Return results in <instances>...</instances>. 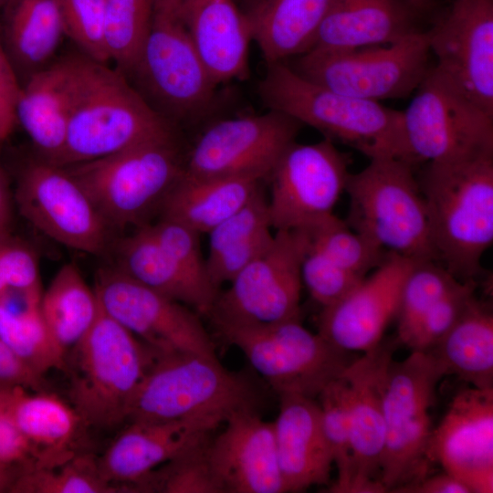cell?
I'll use <instances>...</instances> for the list:
<instances>
[{
    "mask_svg": "<svg viewBox=\"0 0 493 493\" xmlns=\"http://www.w3.org/2000/svg\"><path fill=\"white\" fill-rule=\"evenodd\" d=\"M85 190L106 224L125 227L160 210L185 170L176 139L160 140L64 167Z\"/></svg>",
    "mask_w": 493,
    "mask_h": 493,
    "instance_id": "ba28073f",
    "label": "cell"
},
{
    "mask_svg": "<svg viewBox=\"0 0 493 493\" xmlns=\"http://www.w3.org/2000/svg\"><path fill=\"white\" fill-rule=\"evenodd\" d=\"M303 230H275L270 246L219 291L207 314L212 324L258 326L300 320Z\"/></svg>",
    "mask_w": 493,
    "mask_h": 493,
    "instance_id": "7c38bea8",
    "label": "cell"
},
{
    "mask_svg": "<svg viewBox=\"0 0 493 493\" xmlns=\"http://www.w3.org/2000/svg\"><path fill=\"white\" fill-rule=\"evenodd\" d=\"M21 87L0 35V142L11 135L16 124V107Z\"/></svg>",
    "mask_w": 493,
    "mask_h": 493,
    "instance_id": "681fc988",
    "label": "cell"
},
{
    "mask_svg": "<svg viewBox=\"0 0 493 493\" xmlns=\"http://www.w3.org/2000/svg\"><path fill=\"white\" fill-rule=\"evenodd\" d=\"M417 16L405 0H331L309 49L393 43L419 30Z\"/></svg>",
    "mask_w": 493,
    "mask_h": 493,
    "instance_id": "4316f807",
    "label": "cell"
},
{
    "mask_svg": "<svg viewBox=\"0 0 493 493\" xmlns=\"http://www.w3.org/2000/svg\"><path fill=\"white\" fill-rule=\"evenodd\" d=\"M258 0H235L240 9L246 14Z\"/></svg>",
    "mask_w": 493,
    "mask_h": 493,
    "instance_id": "9f6ffc18",
    "label": "cell"
},
{
    "mask_svg": "<svg viewBox=\"0 0 493 493\" xmlns=\"http://www.w3.org/2000/svg\"><path fill=\"white\" fill-rule=\"evenodd\" d=\"M181 5L194 45L213 81L219 85L246 79L252 30L235 0H181Z\"/></svg>",
    "mask_w": 493,
    "mask_h": 493,
    "instance_id": "484cf974",
    "label": "cell"
},
{
    "mask_svg": "<svg viewBox=\"0 0 493 493\" xmlns=\"http://www.w3.org/2000/svg\"><path fill=\"white\" fill-rule=\"evenodd\" d=\"M209 438L152 471L142 492L223 493L207 459Z\"/></svg>",
    "mask_w": 493,
    "mask_h": 493,
    "instance_id": "60d3db41",
    "label": "cell"
},
{
    "mask_svg": "<svg viewBox=\"0 0 493 493\" xmlns=\"http://www.w3.org/2000/svg\"><path fill=\"white\" fill-rule=\"evenodd\" d=\"M117 267L200 315L207 316L219 293L196 282L142 226L119 245Z\"/></svg>",
    "mask_w": 493,
    "mask_h": 493,
    "instance_id": "1f68e13d",
    "label": "cell"
},
{
    "mask_svg": "<svg viewBox=\"0 0 493 493\" xmlns=\"http://www.w3.org/2000/svg\"><path fill=\"white\" fill-rule=\"evenodd\" d=\"M405 1L418 16L430 11L435 3V0H405Z\"/></svg>",
    "mask_w": 493,
    "mask_h": 493,
    "instance_id": "11a10c76",
    "label": "cell"
},
{
    "mask_svg": "<svg viewBox=\"0 0 493 493\" xmlns=\"http://www.w3.org/2000/svg\"><path fill=\"white\" fill-rule=\"evenodd\" d=\"M264 181L250 176H194L184 170L162 203L161 218L199 235L208 234L246 204Z\"/></svg>",
    "mask_w": 493,
    "mask_h": 493,
    "instance_id": "f1b7e54d",
    "label": "cell"
},
{
    "mask_svg": "<svg viewBox=\"0 0 493 493\" xmlns=\"http://www.w3.org/2000/svg\"><path fill=\"white\" fill-rule=\"evenodd\" d=\"M65 36L83 55L106 64L109 54L105 41V0H58Z\"/></svg>",
    "mask_w": 493,
    "mask_h": 493,
    "instance_id": "b9f144b4",
    "label": "cell"
},
{
    "mask_svg": "<svg viewBox=\"0 0 493 493\" xmlns=\"http://www.w3.org/2000/svg\"><path fill=\"white\" fill-rule=\"evenodd\" d=\"M305 232L311 248L361 278L376 268L388 254L335 215Z\"/></svg>",
    "mask_w": 493,
    "mask_h": 493,
    "instance_id": "f35d334b",
    "label": "cell"
},
{
    "mask_svg": "<svg viewBox=\"0 0 493 493\" xmlns=\"http://www.w3.org/2000/svg\"><path fill=\"white\" fill-rule=\"evenodd\" d=\"M302 124L269 110L219 121L198 138L185 159L194 176H250L267 181Z\"/></svg>",
    "mask_w": 493,
    "mask_h": 493,
    "instance_id": "2e32d148",
    "label": "cell"
},
{
    "mask_svg": "<svg viewBox=\"0 0 493 493\" xmlns=\"http://www.w3.org/2000/svg\"><path fill=\"white\" fill-rule=\"evenodd\" d=\"M8 410L30 447L31 467H55L77 454L74 444L84 425L70 403L53 393L10 385Z\"/></svg>",
    "mask_w": 493,
    "mask_h": 493,
    "instance_id": "83f0119b",
    "label": "cell"
},
{
    "mask_svg": "<svg viewBox=\"0 0 493 493\" xmlns=\"http://www.w3.org/2000/svg\"><path fill=\"white\" fill-rule=\"evenodd\" d=\"M5 2V0H0V10L3 7Z\"/></svg>",
    "mask_w": 493,
    "mask_h": 493,
    "instance_id": "680465c9",
    "label": "cell"
},
{
    "mask_svg": "<svg viewBox=\"0 0 493 493\" xmlns=\"http://www.w3.org/2000/svg\"><path fill=\"white\" fill-rule=\"evenodd\" d=\"M154 0H105V41L110 60L127 77L148 34Z\"/></svg>",
    "mask_w": 493,
    "mask_h": 493,
    "instance_id": "8d00e7d4",
    "label": "cell"
},
{
    "mask_svg": "<svg viewBox=\"0 0 493 493\" xmlns=\"http://www.w3.org/2000/svg\"><path fill=\"white\" fill-rule=\"evenodd\" d=\"M224 422L218 416L127 422L97 457L100 472L125 492H142V484L152 471L206 441Z\"/></svg>",
    "mask_w": 493,
    "mask_h": 493,
    "instance_id": "44dd1931",
    "label": "cell"
},
{
    "mask_svg": "<svg viewBox=\"0 0 493 493\" xmlns=\"http://www.w3.org/2000/svg\"><path fill=\"white\" fill-rule=\"evenodd\" d=\"M15 198L21 215L53 240L90 255L105 250L108 225L64 167L46 160L28 163Z\"/></svg>",
    "mask_w": 493,
    "mask_h": 493,
    "instance_id": "e0dca14e",
    "label": "cell"
},
{
    "mask_svg": "<svg viewBox=\"0 0 493 493\" xmlns=\"http://www.w3.org/2000/svg\"><path fill=\"white\" fill-rule=\"evenodd\" d=\"M12 220V199L9 183L0 168V237L9 235Z\"/></svg>",
    "mask_w": 493,
    "mask_h": 493,
    "instance_id": "f5cc1de1",
    "label": "cell"
},
{
    "mask_svg": "<svg viewBox=\"0 0 493 493\" xmlns=\"http://www.w3.org/2000/svg\"><path fill=\"white\" fill-rule=\"evenodd\" d=\"M415 262L388 253L349 293L322 308L318 333L346 352L376 347L397 316L404 283Z\"/></svg>",
    "mask_w": 493,
    "mask_h": 493,
    "instance_id": "d6986e66",
    "label": "cell"
},
{
    "mask_svg": "<svg viewBox=\"0 0 493 493\" xmlns=\"http://www.w3.org/2000/svg\"><path fill=\"white\" fill-rule=\"evenodd\" d=\"M257 403L253 383L246 375L227 370L217 356L160 355L133 396L127 422L204 416L226 421L236 411L256 409Z\"/></svg>",
    "mask_w": 493,
    "mask_h": 493,
    "instance_id": "8992f818",
    "label": "cell"
},
{
    "mask_svg": "<svg viewBox=\"0 0 493 493\" xmlns=\"http://www.w3.org/2000/svg\"><path fill=\"white\" fill-rule=\"evenodd\" d=\"M0 383L42 391L44 377L33 372L0 337Z\"/></svg>",
    "mask_w": 493,
    "mask_h": 493,
    "instance_id": "f907efd6",
    "label": "cell"
},
{
    "mask_svg": "<svg viewBox=\"0 0 493 493\" xmlns=\"http://www.w3.org/2000/svg\"><path fill=\"white\" fill-rule=\"evenodd\" d=\"M279 399L273 425L285 492L329 484L333 460L318 402L296 393L280 394Z\"/></svg>",
    "mask_w": 493,
    "mask_h": 493,
    "instance_id": "d4e9b609",
    "label": "cell"
},
{
    "mask_svg": "<svg viewBox=\"0 0 493 493\" xmlns=\"http://www.w3.org/2000/svg\"><path fill=\"white\" fill-rule=\"evenodd\" d=\"M427 458L472 493L493 492V388L471 386L453 397L432 431Z\"/></svg>",
    "mask_w": 493,
    "mask_h": 493,
    "instance_id": "ffe728a7",
    "label": "cell"
},
{
    "mask_svg": "<svg viewBox=\"0 0 493 493\" xmlns=\"http://www.w3.org/2000/svg\"><path fill=\"white\" fill-rule=\"evenodd\" d=\"M160 355L100 305L86 334L67 353L70 404L84 426L127 422L133 396Z\"/></svg>",
    "mask_w": 493,
    "mask_h": 493,
    "instance_id": "3957f363",
    "label": "cell"
},
{
    "mask_svg": "<svg viewBox=\"0 0 493 493\" xmlns=\"http://www.w3.org/2000/svg\"><path fill=\"white\" fill-rule=\"evenodd\" d=\"M331 0H258L246 14L267 64L307 52Z\"/></svg>",
    "mask_w": 493,
    "mask_h": 493,
    "instance_id": "4dcf8cb0",
    "label": "cell"
},
{
    "mask_svg": "<svg viewBox=\"0 0 493 493\" xmlns=\"http://www.w3.org/2000/svg\"><path fill=\"white\" fill-rule=\"evenodd\" d=\"M22 469V467H0V493L10 492L16 478Z\"/></svg>",
    "mask_w": 493,
    "mask_h": 493,
    "instance_id": "db71d44e",
    "label": "cell"
},
{
    "mask_svg": "<svg viewBox=\"0 0 493 493\" xmlns=\"http://www.w3.org/2000/svg\"><path fill=\"white\" fill-rule=\"evenodd\" d=\"M11 493H117L123 488L106 481L97 457L76 454L65 463L50 468H23Z\"/></svg>",
    "mask_w": 493,
    "mask_h": 493,
    "instance_id": "d590c367",
    "label": "cell"
},
{
    "mask_svg": "<svg viewBox=\"0 0 493 493\" xmlns=\"http://www.w3.org/2000/svg\"><path fill=\"white\" fill-rule=\"evenodd\" d=\"M415 90L403 111L405 140L414 164L493 150V116L435 66L428 68Z\"/></svg>",
    "mask_w": 493,
    "mask_h": 493,
    "instance_id": "4fadbf2b",
    "label": "cell"
},
{
    "mask_svg": "<svg viewBox=\"0 0 493 493\" xmlns=\"http://www.w3.org/2000/svg\"><path fill=\"white\" fill-rule=\"evenodd\" d=\"M206 445L211 469L223 493H285L271 422L256 409L231 414Z\"/></svg>",
    "mask_w": 493,
    "mask_h": 493,
    "instance_id": "603a6c76",
    "label": "cell"
},
{
    "mask_svg": "<svg viewBox=\"0 0 493 493\" xmlns=\"http://www.w3.org/2000/svg\"><path fill=\"white\" fill-rule=\"evenodd\" d=\"M102 309L159 355L216 356L196 311L134 280L118 267L99 272L94 287Z\"/></svg>",
    "mask_w": 493,
    "mask_h": 493,
    "instance_id": "9a60e30c",
    "label": "cell"
},
{
    "mask_svg": "<svg viewBox=\"0 0 493 493\" xmlns=\"http://www.w3.org/2000/svg\"><path fill=\"white\" fill-rule=\"evenodd\" d=\"M150 236L203 287L220 291L211 282L200 248V235L173 220L160 218L142 226Z\"/></svg>",
    "mask_w": 493,
    "mask_h": 493,
    "instance_id": "f6af8a7d",
    "label": "cell"
},
{
    "mask_svg": "<svg viewBox=\"0 0 493 493\" xmlns=\"http://www.w3.org/2000/svg\"><path fill=\"white\" fill-rule=\"evenodd\" d=\"M427 34L436 68L493 116V0H452Z\"/></svg>",
    "mask_w": 493,
    "mask_h": 493,
    "instance_id": "ac0fdd59",
    "label": "cell"
},
{
    "mask_svg": "<svg viewBox=\"0 0 493 493\" xmlns=\"http://www.w3.org/2000/svg\"><path fill=\"white\" fill-rule=\"evenodd\" d=\"M458 281L435 260L416 261L403 286L397 312V341L407 345L430 309Z\"/></svg>",
    "mask_w": 493,
    "mask_h": 493,
    "instance_id": "74e56055",
    "label": "cell"
},
{
    "mask_svg": "<svg viewBox=\"0 0 493 493\" xmlns=\"http://www.w3.org/2000/svg\"><path fill=\"white\" fill-rule=\"evenodd\" d=\"M429 350L445 370L472 387L493 388V314L477 297L451 330Z\"/></svg>",
    "mask_w": 493,
    "mask_h": 493,
    "instance_id": "d6a6232c",
    "label": "cell"
},
{
    "mask_svg": "<svg viewBox=\"0 0 493 493\" xmlns=\"http://www.w3.org/2000/svg\"><path fill=\"white\" fill-rule=\"evenodd\" d=\"M213 327L224 341L245 354L255 371L279 395L296 393L315 399L352 361L348 359L349 352L337 349L320 333L307 330L300 320Z\"/></svg>",
    "mask_w": 493,
    "mask_h": 493,
    "instance_id": "8fae6325",
    "label": "cell"
},
{
    "mask_svg": "<svg viewBox=\"0 0 493 493\" xmlns=\"http://www.w3.org/2000/svg\"><path fill=\"white\" fill-rule=\"evenodd\" d=\"M323 433L338 477L330 492L350 493L352 480L351 439L348 413L347 387L341 375L318 395Z\"/></svg>",
    "mask_w": 493,
    "mask_h": 493,
    "instance_id": "ab89813d",
    "label": "cell"
},
{
    "mask_svg": "<svg viewBox=\"0 0 493 493\" xmlns=\"http://www.w3.org/2000/svg\"><path fill=\"white\" fill-rule=\"evenodd\" d=\"M393 492L472 493V490L464 482L444 471L437 475H425L416 481L397 488Z\"/></svg>",
    "mask_w": 493,
    "mask_h": 493,
    "instance_id": "816d5d0a",
    "label": "cell"
},
{
    "mask_svg": "<svg viewBox=\"0 0 493 493\" xmlns=\"http://www.w3.org/2000/svg\"><path fill=\"white\" fill-rule=\"evenodd\" d=\"M0 266L9 289L42 294L37 258L33 250L9 235L0 237Z\"/></svg>",
    "mask_w": 493,
    "mask_h": 493,
    "instance_id": "7dc6e473",
    "label": "cell"
},
{
    "mask_svg": "<svg viewBox=\"0 0 493 493\" xmlns=\"http://www.w3.org/2000/svg\"><path fill=\"white\" fill-rule=\"evenodd\" d=\"M131 75L142 96L172 122L194 121L211 109L217 85L194 45L181 0H154L150 28Z\"/></svg>",
    "mask_w": 493,
    "mask_h": 493,
    "instance_id": "52a82bcc",
    "label": "cell"
},
{
    "mask_svg": "<svg viewBox=\"0 0 493 493\" xmlns=\"http://www.w3.org/2000/svg\"><path fill=\"white\" fill-rule=\"evenodd\" d=\"M446 372L428 351L390 362L384 389V445L379 481L386 491L425 476L432 435L430 408Z\"/></svg>",
    "mask_w": 493,
    "mask_h": 493,
    "instance_id": "9c48e42d",
    "label": "cell"
},
{
    "mask_svg": "<svg viewBox=\"0 0 493 493\" xmlns=\"http://www.w3.org/2000/svg\"><path fill=\"white\" fill-rule=\"evenodd\" d=\"M436 259L460 281H476L493 243V150L429 162L418 180Z\"/></svg>",
    "mask_w": 493,
    "mask_h": 493,
    "instance_id": "6da1fadb",
    "label": "cell"
},
{
    "mask_svg": "<svg viewBox=\"0 0 493 493\" xmlns=\"http://www.w3.org/2000/svg\"><path fill=\"white\" fill-rule=\"evenodd\" d=\"M8 290H9V288L7 287L5 283V280L2 273L1 266H0V296L5 294Z\"/></svg>",
    "mask_w": 493,
    "mask_h": 493,
    "instance_id": "6f0895ef",
    "label": "cell"
},
{
    "mask_svg": "<svg viewBox=\"0 0 493 493\" xmlns=\"http://www.w3.org/2000/svg\"><path fill=\"white\" fill-rule=\"evenodd\" d=\"M12 384L0 383V467H31L33 457L26 441L15 425L8 410Z\"/></svg>",
    "mask_w": 493,
    "mask_h": 493,
    "instance_id": "c3c4849f",
    "label": "cell"
},
{
    "mask_svg": "<svg viewBox=\"0 0 493 493\" xmlns=\"http://www.w3.org/2000/svg\"><path fill=\"white\" fill-rule=\"evenodd\" d=\"M267 65L258 91L269 110L308 124L369 159L392 156L414 164L405 140L403 111L320 86L286 62Z\"/></svg>",
    "mask_w": 493,
    "mask_h": 493,
    "instance_id": "7a4b0ae2",
    "label": "cell"
},
{
    "mask_svg": "<svg viewBox=\"0 0 493 493\" xmlns=\"http://www.w3.org/2000/svg\"><path fill=\"white\" fill-rule=\"evenodd\" d=\"M301 278L311 298L323 308L340 300L363 278L308 246L301 264Z\"/></svg>",
    "mask_w": 493,
    "mask_h": 493,
    "instance_id": "bcb514c9",
    "label": "cell"
},
{
    "mask_svg": "<svg viewBox=\"0 0 493 493\" xmlns=\"http://www.w3.org/2000/svg\"><path fill=\"white\" fill-rule=\"evenodd\" d=\"M99 309L95 288L74 264L60 267L40 299L42 316L65 355L89 330Z\"/></svg>",
    "mask_w": 493,
    "mask_h": 493,
    "instance_id": "e575fe53",
    "label": "cell"
},
{
    "mask_svg": "<svg viewBox=\"0 0 493 493\" xmlns=\"http://www.w3.org/2000/svg\"><path fill=\"white\" fill-rule=\"evenodd\" d=\"M427 31L393 43L348 49H316L295 57L288 67L302 78L333 91L372 101L405 98L428 68Z\"/></svg>",
    "mask_w": 493,
    "mask_h": 493,
    "instance_id": "30bf717a",
    "label": "cell"
},
{
    "mask_svg": "<svg viewBox=\"0 0 493 493\" xmlns=\"http://www.w3.org/2000/svg\"><path fill=\"white\" fill-rule=\"evenodd\" d=\"M272 229L267 197L262 186L246 204L207 234V257L239 246Z\"/></svg>",
    "mask_w": 493,
    "mask_h": 493,
    "instance_id": "ee69618b",
    "label": "cell"
},
{
    "mask_svg": "<svg viewBox=\"0 0 493 493\" xmlns=\"http://www.w3.org/2000/svg\"><path fill=\"white\" fill-rule=\"evenodd\" d=\"M19 295L18 305L12 289L0 296V337L38 376L44 377L51 370L65 371L66 355L54 341L40 310L42 294Z\"/></svg>",
    "mask_w": 493,
    "mask_h": 493,
    "instance_id": "836d02e7",
    "label": "cell"
},
{
    "mask_svg": "<svg viewBox=\"0 0 493 493\" xmlns=\"http://www.w3.org/2000/svg\"><path fill=\"white\" fill-rule=\"evenodd\" d=\"M1 11V40L19 81L24 83L49 65L65 36L58 1L5 0Z\"/></svg>",
    "mask_w": 493,
    "mask_h": 493,
    "instance_id": "f546056e",
    "label": "cell"
},
{
    "mask_svg": "<svg viewBox=\"0 0 493 493\" xmlns=\"http://www.w3.org/2000/svg\"><path fill=\"white\" fill-rule=\"evenodd\" d=\"M349 159L334 142L291 143L267 180V198L274 230H309L334 215L346 190Z\"/></svg>",
    "mask_w": 493,
    "mask_h": 493,
    "instance_id": "5bb4252c",
    "label": "cell"
},
{
    "mask_svg": "<svg viewBox=\"0 0 493 493\" xmlns=\"http://www.w3.org/2000/svg\"><path fill=\"white\" fill-rule=\"evenodd\" d=\"M169 139H176L173 122L155 110L121 70L90 59L64 145L49 163L65 167Z\"/></svg>",
    "mask_w": 493,
    "mask_h": 493,
    "instance_id": "277c9868",
    "label": "cell"
},
{
    "mask_svg": "<svg viewBox=\"0 0 493 493\" xmlns=\"http://www.w3.org/2000/svg\"><path fill=\"white\" fill-rule=\"evenodd\" d=\"M395 343H382L352 360L341 373L347 387L351 439L350 493L386 492L379 481L384 445L385 380Z\"/></svg>",
    "mask_w": 493,
    "mask_h": 493,
    "instance_id": "7402d4cb",
    "label": "cell"
},
{
    "mask_svg": "<svg viewBox=\"0 0 493 493\" xmlns=\"http://www.w3.org/2000/svg\"><path fill=\"white\" fill-rule=\"evenodd\" d=\"M89 60L83 54L62 58L22 84L16 107V122L47 162L54 161L62 150Z\"/></svg>",
    "mask_w": 493,
    "mask_h": 493,
    "instance_id": "cb8c5ba5",
    "label": "cell"
},
{
    "mask_svg": "<svg viewBox=\"0 0 493 493\" xmlns=\"http://www.w3.org/2000/svg\"><path fill=\"white\" fill-rule=\"evenodd\" d=\"M477 281H458L425 315L407 346L413 351L435 347L457 323L476 298Z\"/></svg>",
    "mask_w": 493,
    "mask_h": 493,
    "instance_id": "7bdbcfd3",
    "label": "cell"
},
{
    "mask_svg": "<svg viewBox=\"0 0 493 493\" xmlns=\"http://www.w3.org/2000/svg\"><path fill=\"white\" fill-rule=\"evenodd\" d=\"M413 165L397 157H377L350 173L345 221L386 253L437 261L426 202Z\"/></svg>",
    "mask_w": 493,
    "mask_h": 493,
    "instance_id": "5b68a950",
    "label": "cell"
}]
</instances>
